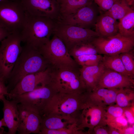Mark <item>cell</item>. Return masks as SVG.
Segmentation results:
<instances>
[{
    "label": "cell",
    "instance_id": "6da1fadb",
    "mask_svg": "<svg viewBox=\"0 0 134 134\" xmlns=\"http://www.w3.org/2000/svg\"><path fill=\"white\" fill-rule=\"evenodd\" d=\"M25 13V21L20 33L22 42L25 45L38 50L49 41L58 22L48 17Z\"/></svg>",
    "mask_w": 134,
    "mask_h": 134
},
{
    "label": "cell",
    "instance_id": "2e32d148",
    "mask_svg": "<svg viewBox=\"0 0 134 134\" xmlns=\"http://www.w3.org/2000/svg\"><path fill=\"white\" fill-rule=\"evenodd\" d=\"M134 78L105 68L96 88L133 89Z\"/></svg>",
    "mask_w": 134,
    "mask_h": 134
},
{
    "label": "cell",
    "instance_id": "5b68a950",
    "mask_svg": "<svg viewBox=\"0 0 134 134\" xmlns=\"http://www.w3.org/2000/svg\"><path fill=\"white\" fill-rule=\"evenodd\" d=\"M38 50L48 62L50 66L56 68L79 69L80 67L69 54L62 40L55 34Z\"/></svg>",
    "mask_w": 134,
    "mask_h": 134
},
{
    "label": "cell",
    "instance_id": "8d00e7d4",
    "mask_svg": "<svg viewBox=\"0 0 134 134\" xmlns=\"http://www.w3.org/2000/svg\"><path fill=\"white\" fill-rule=\"evenodd\" d=\"M119 130L120 134H134V124Z\"/></svg>",
    "mask_w": 134,
    "mask_h": 134
},
{
    "label": "cell",
    "instance_id": "7402d4cb",
    "mask_svg": "<svg viewBox=\"0 0 134 134\" xmlns=\"http://www.w3.org/2000/svg\"><path fill=\"white\" fill-rule=\"evenodd\" d=\"M93 2V0H65L60 4L61 19L63 17L75 13L81 8L90 4Z\"/></svg>",
    "mask_w": 134,
    "mask_h": 134
},
{
    "label": "cell",
    "instance_id": "b9f144b4",
    "mask_svg": "<svg viewBox=\"0 0 134 134\" xmlns=\"http://www.w3.org/2000/svg\"><path fill=\"white\" fill-rule=\"evenodd\" d=\"M60 5L65 0H56Z\"/></svg>",
    "mask_w": 134,
    "mask_h": 134
},
{
    "label": "cell",
    "instance_id": "30bf717a",
    "mask_svg": "<svg viewBox=\"0 0 134 134\" xmlns=\"http://www.w3.org/2000/svg\"><path fill=\"white\" fill-rule=\"evenodd\" d=\"M98 54L113 55L128 52L133 49L134 37H127L118 33L107 37H98L92 41Z\"/></svg>",
    "mask_w": 134,
    "mask_h": 134
},
{
    "label": "cell",
    "instance_id": "44dd1931",
    "mask_svg": "<svg viewBox=\"0 0 134 134\" xmlns=\"http://www.w3.org/2000/svg\"><path fill=\"white\" fill-rule=\"evenodd\" d=\"M105 69L101 62L96 66L80 67L79 69L80 77L85 85L87 92H90L96 88Z\"/></svg>",
    "mask_w": 134,
    "mask_h": 134
},
{
    "label": "cell",
    "instance_id": "f35d334b",
    "mask_svg": "<svg viewBox=\"0 0 134 134\" xmlns=\"http://www.w3.org/2000/svg\"><path fill=\"white\" fill-rule=\"evenodd\" d=\"M108 126L109 134H120L118 130L109 126Z\"/></svg>",
    "mask_w": 134,
    "mask_h": 134
},
{
    "label": "cell",
    "instance_id": "4fadbf2b",
    "mask_svg": "<svg viewBox=\"0 0 134 134\" xmlns=\"http://www.w3.org/2000/svg\"><path fill=\"white\" fill-rule=\"evenodd\" d=\"M105 114V108L87 102L80 115L78 130L83 131L87 128L88 134H91L95 126L107 125Z\"/></svg>",
    "mask_w": 134,
    "mask_h": 134
},
{
    "label": "cell",
    "instance_id": "e0dca14e",
    "mask_svg": "<svg viewBox=\"0 0 134 134\" xmlns=\"http://www.w3.org/2000/svg\"><path fill=\"white\" fill-rule=\"evenodd\" d=\"M120 89L99 88L87 92V102L104 108L115 103Z\"/></svg>",
    "mask_w": 134,
    "mask_h": 134
},
{
    "label": "cell",
    "instance_id": "603a6c76",
    "mask_svg": "<svg viewBox=\"0 0 134 134\" xmlns=\"http://www.w3.org/2000/svg\"><path fill=\"white\" fill-rule=\"evenodd\" d=\"M101 62L105 68L131 76L125 70L119 54L104 55Z\"/></svg>",
    "mask_w": 134,
    "mask_h": 134
},
{
    "label": "cell",
    "instance_id": "277c9868",
    "mask_svg": "<svg viewBox=\"0 0 134 134\" xmlns=\"http://www.w3.org/2000/svg\"><path fill=\"white\" fill-rule=\"evenodd\" d=\"M79 69L49 67L48 84L55 93L82 94L86 92Z\"/></svg>",
    "mask_w": 134,
    "mask_h": 134
},
{
    "label": "cell",
    "instance_id": "4dcf8cb0",
    "mask_svg": "<svg viewBox=\"0 0 134 134\" xmlns=\"http://www.w3.org/2000/svg\"><path fill=\"white\" fill-rule=\"evenodd\" d=\"M106 122L108 126L118 130L126 127L129 126L128 123L124 115L115 118L106 119Z\"/></svg>",
    "mask_w": 134,
    "mask_h": 134
},
{
    "label": "cell",
    "instance_id": "e575fe53",
    "mask_svg": "<svg viewBox=\"0 0 134 134\" xmlns=\"http://www.w3.org/2000/svg\"><path fill=\"white\" fill-rule=\"evenodd\" d=\"M91 134H109V127L106 125H98L93 128Z\"/></svg>",
    "mask_w": 134,
    "mask_h": 134
},
{
    "label": "cell",
    "instance_id": "484cf974",
    "mask_svg": "<svg viewBox=\"0 0 134 134\" xmlns=\"http://www.w3.org/2000/svg\"><path fill=\"white\" fill-rule=\"evenodd\" d=\"M134 92L133 88H126L119 89L116 98V104L125 108L134 103Z\"/></svg>",
    "mask_w": 134,
    "mask_h": 134
},
{
    "label": "cell",
    "instance_id": "9a60e30c",
    "mask_svg": "<svg viewBox=\"0 0 134 134\" xmlns=\"http://www.w3.org/2000/svg\"><path fill=\"white\" fill-rule=\"evenodd\" d=\"M49 67L44 71L24 76L11 90L8 97L30 92L48 84Z\"/></svg>",
    "mask_w": 134,
    "mask_h": 134
},
{
    "label": "cell",
    "instance_id": "ba28073f",
    "mask_svg": "<svg viewBox=\"0 0 134 134\" xmlns=\"http://www.w3.org/2000/svg\"><path fill=\"white\" fill-rule=\"evenodd\" d=\"M55 93L50 86L47 84L30 92L19 95L10 96L9 98L40 115Z\"/></svg>",
    "mask_w": 134,
    "mask_h": 134
},
{
    "label": "cell",
    "instance_id": "9c48e42d",
    "mask_svg": "<svg viewBox=\"0 0 134 134\" xmlns=\"http://www.w3.org/2000/svg\"><path fill=\"white\" fill-rule=\"evenodd\" d=\"M54 34L62 40L68 51L78 44L92 41L99 36L95 31L91 29L62 24L58 22Z\"/></svg>",
    "mask_w": 134,
    "mask_h": 134
},
{
    "label": "cell",
    "instance_id": "ffe728a7",
    "mask_svg": "<svg viewBox=\"0 0 134 134\" xmlns=\"http://www.w3.org/2000/svg\"><path fill=\"white\" fill-rule=\"evenodd\" d=\"M118 23L106 12H101L95 25V31L99 37L115 35L118 33Z\"/></svg>",
    "mask_w": 134,
    "mask_h": 134
},
{
    "label": "cell",
    "instance_id": "3957f363",
    "mask_svg": "<svg viewBox=\"0 0 134 134\" xmlns=\"http://www.w3.org/2000/svg\"><path fill=\"white\" fill-rule=\"evenodd\" d=\"M87 103V92L80 94L56 93L40 115L56 114L79 118L81 111Z\"/></svg>",
    "mask_w": 134,
    "mask_h": 134
},
{
    "label": "cell",
    "instance_id": "ee69618b",
    "mask_svg": "<svg viewBox=\"0 0 134 134\" xmlns=\"http://www.w3.org/2000/svg\"></svg>",
    "mask_w": 134,
    "mask_h": 134
},
{
    "label": "cell",
    "instance_id": "8992f818",
    "mask_svg": "<svg viewBox=\"0 0 134 134\" xmlns=\"http://www.w3.org/2000/svg\"><path fill=\"white\" fill-rule=\"evenodd\" d=\"M21 42L20 33H16L9 34L0 42V76L4 82L8 80L21 52Z\"/></svg>",
    "mask_w": 134,
    "mask_h": 134
},
{
    "label": "cell",
    "instance_id": "d6a6232c",
    "mask_svg": "<svg viewBox=\"0 0 134 134\" xmlns=\"http://www.w3.org/2000/svg\"><path fill=\"white\" fill-rule=\"evenodd\" d=\"M98 6L101 12H104L109 10L116 0H93Z\"/></svg>",
    "mask_w": 134,
    "mask_h": 134
},
{
    "label": "cell",
    "instance_id": "4316f807",
    "mask_svg": "<svg viewBox=\"0 0 134 134\" xmlns=\"http://www.w3.org/2000/svg\"><path fill=\"white\" fill-rule=\"evenodd\" d=\"M92 41L83 43L76 45L68 51L70 56L73 58L84 55L98 54L97 49Z\"/></svg>",
    "mask_w": 134,
    "mask_h": 134
},
{
    "label": "cell",
    "instance_id": "f1b7e54d",
    "mask_svg": "<svg viewBox=\"0 0 134 134\" xmlns=\"http://www.w3.org/2000/svg\"><path fill=\"white\" fill-rule=\"evenodd\" d=\"M78 123H75L68 128L58 130L41 129L39 134H88L87 132L78 130Z\"/></svg>",
    "mask_w": 134,
    "mask_h": 134
},
{
    "label": "cell",
    "instance_id": "7a4b0ae2",
    "mask_svg": "<svg viewBox=\"0 0 134 134\" xmlns=\"http://www.w3.org/2000/svg\"><path fill=\"white\" fill-rule=\"evenodd\" d=\"M50 66L38 50L25 45L8 80L13 88L25 76L44 71Z\"/></svg>",
    "mask_w": 134,
    "mask_h": 134
},
{
    "label": "cell",
    "instance_id": "5bb4252c",
    "mask_svg": "<svg viewBox=\"0 0 134 134\" xmlns=\"http://www.w3.org/2000/svg\"><path fill=\"white\" fill-rule=\"evenodd\" d=\"M19 112L17 131L18 134L39 133L42 118L38 113L17 104Z\"/></svg>",
    "mask_w": 134,
    "mask_h": 134
},
{
    "label": "cell",
    "instance_id": "cb8c5ba5",
    "mask_svg": "<svg viewBox=\"0 0 134 134\" xmlns=\"http://www.w3.org/2000/svg\"><path fill=\"white\" fill-rule=\"evenodd\" d=\"M118 33L125 36L134 37V11L119 20Z\"/></svg>",
    "mask_w": 134,
    "mask_h": 134
},
{
    "label": "cell",
    "instance_id": "83f0119b",
    "mask_svg": "<svg viewBox=\"0 0 134 134\" xmlns=\"http://www.w3.org/2000/svg\"><path fill=\"white\" fill-rule=\"evenodd\" d=\"M103 56L100 54H87L78 56L73 59L80 67L98 65L102 60Z\"/></svg>",
    "mask_w": 134,
    "mask_h": 134
},
{
    "label": "cell",
    "instance_id": "74e56055",
    "mask_svg": "<svg viewBox=\"0 0 134 134\" xmlns=\"http://www.w3.org/2000/svg\"><path fill=\"white\" fill-rule=\"evenodd\" d=\"M10 34L6 30L0 25V43Z\"/></svg>",
    "mask_w": 134,
    "mask_h": 134
},
{
    "label": "cell",
    "instance_id": "f546056e",
    "mask_svg": "<svg viewBox=\"0 0 134 134\" xmlns=\"http://www.w3.org/2000/svg\"><path fill=\"white\" fill-rule=\"evenodd\" d=\"M125 68L129 75L134 78V56L133 50L119 54Z\"/></svg>",
    "mask_w": 134,
    "mask_h": 134
},
{
    "label": "cell",
    "instance_id": "7c38bea8",
    "mask_svg": "<svg viewBox=\"0 0 134 134\" xmlns=\"http://www.w3.org/2000/svg\"><path fill=\"white\" fill-rule=\"evenodd\" d=\"M26 12L34 16L61 20L60 5L56 0H20Z\"/></svg>",
    "mask_w": 134,
    "mask_h": 134
},
{
    "label": "cell",
    "instance_id": "ab89813d",
    "mask_svg": "<svg viewBox=\"0 0 134 134\" xmlns=\"http://www.w3.org/2000/svg\"><path fill=\"white\" fill-rule=\"evenodd\" d=\"M5 126L6 127V126L5 123L3 118L0 120V134L3 133V130H1L2 127Z\"/></svg>",
    "mask_w": 134,
    "mask_h": 134
},
{
    "label": "cell",
    "instance_id": "d6986e66",
    "mask_svg": "<svg viewBox=\"0 0 134 134\" xmlns=\"http://www.w3.org/2000/svg\"><path fill=\"white\" fill-rule=\"evenodd\" d=\"M40 129L58 130L68 128L75 123H79V118L70 116L51 114L41 116Z\"/></svg>",
    "mask_w": 134,
    "mask_h": 134
},
{
    "label": "cell",
    "instance_id": "52a82bcc",
    "mask_svg": "<svg viewBox=\"0 0 134 134\" xmlns=\"http://www.w3.org/2000/svg\"><path fill=\"white\" fill-rule=\"evenodd\" d=\"M25 18V11L20 0L0 2V25L10 34L20 33Z\"/></svg>",
    "mask_w": 134,
    "mask_h": 134
},
{
    "label": "cell",
    "instance_id": "d590c367",
    "mask_svg": "<svg viewBox=\"0 0 134 134\" xmlns=\"http://www.w3.org/2000/svg\"><path fill=\"white\" fill-rule=\"evenodd\" d=\"M9 94L8 88L5 85V82L0 78V100L5 96L8 97Z\"/></svg>",
    "mask_w": 134,
    "mask_h": 134
},
{
    "label": "cell",
    "instance_id": "8fae6325",
    "mask_svg": "<svg viewBox=\"0 0 134 134\" xmlns=\"http://www.w3.org/2000/svg\"><path fill=\"white\" fill-rule=\"evenodd\" d=\"M93 2L83 7L75 13L62 17L58 22L82 28L91 29L95 26L101 12L98 6Z\"/></svg>",
    "mask_w": 134,
    "mask_h": 134
},
{
    "label": "cell",
    "instance_id": "7bdbcfd3",
    "mask_svg": "<svg viewBox=\"0 0 134 134\" xmlns=\"http://www.w3.org/2000/svg\"><path fill=\"white\" fill-rule=\"evenodd\" d=\"M4 0H0V2Z\"/></svg>",
    "mask_w": 134,
    "mask_h": 134
},
{
    "label": "cell",
    "instance_id": "836d02e7",
    "mask_svg": "<svg viewBox=\"0 0 134 134\" xmlns=\"http://www.w3.org/2000/svg\"><path fill=\"white\" fill-rule=\"evenodd\" d=\"M124 115L129 125L132 126L134 124V103L130 106L125 108Z\"/></svg>",
    "mask_w": 134,
    "mask_h": 134
},
{
    "label": "cell",
    "instance_id": "60d3db41",
    "mask_svg": "<svg viewBox=\"0 0 134 134\" xmlns=\"http://www.w3.org/2000/svg\"><path fill=\"white\" fill-rule=\"evenodd\" d=\"M128 4L130 6L132 5L134 3V0H125Z\"/></svg>",
    "mask_w": 134,
    "mask_h": 134
},
{
    "label": "cell",
    "instance_id": "ac0fdd59",
    "mask_svg": "<svg viewBox=\"0 0 134 134\" xmlns=\"http://www.w3.org/2000/svg\"><path fill=\"white\" fill-rule=\"evenodd\" d=\"M3 103V118L8 129V134H15L17 131L19 112L17 104L15 100H9L4 96L1 100Z\"/></svg>",
    "mask_w": 134,
    "mask_h": 134
},
{
    "label": "cell",
    "instance_id": "1f68e13d",
    "mask_svg": "<svg viewBox=\"0 0 134 134\" xmlns=\"http://www.w3.org/2000/svg\"><path fill=\"white\" fill-rule=\"evenodd\" d=\"M106 119H109L121 116L124 115L125 108L115 105H111L105 107Z\"/></svg>",
    "mask_w": 134,
    "mask_h": 134
},
{
    "label": "cell",
    "instance_id": "d4e9b609",
    "mask_svg": "<svg viewBox=\"0 0 134 134\" xmlns=\"http://www.w3.org/2000/svg\"><path fill=\"white\" fill-rule=\"evenodd\" d=\"M134 10L125 0H116L111 8L106 12L115 19L119 20Z\"/></svg>",
    "mask_w": 134,
    "mask_h": 134
}]
</instances>
